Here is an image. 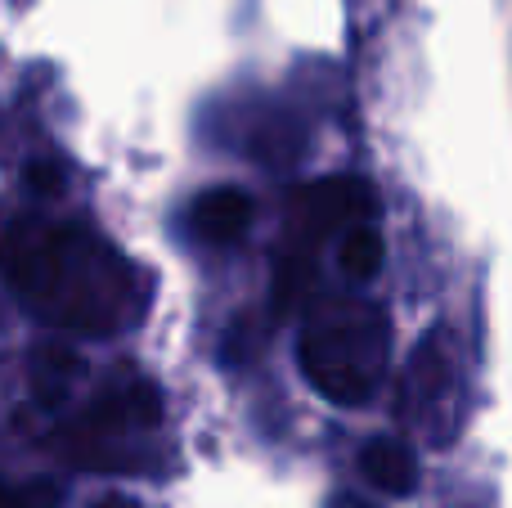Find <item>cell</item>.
<instances>
[{"label": "cell", "instance_id": "6da1fadb", "mask_svg": "<svg viewBox=\"0 0 512 508\" xmlns=\"http://www.w3.org/2000/svg\"><path fill=\"white\" fill-rule=\"evenodd\" d=\"M301 369L337 405L369 401L382 374V324L373 311H328L301 338Z\"/></svg>", "mask_w": 512, "mask_h": 508}, {"label": "cell", "instance_id": "7a4b0ae2", "mask_svg": "<svg viewBox=\"0 0 512 508\" xmlns=\"http://www.w3.org/2000/svg\"><path fill=\"white\" fill-rule=\"evenodd\" d=\"M301 207H306V216L315 221V230H333V225H342V221L364 225V216H373V189L355 176H333V180H324V185L306 189Z\"/></svg>", "mask_w": 512, "mask_h": 508}, {"label": "cell", "instance_id": "3957f363", "mask_svg": "<svg viewBox=\"0 0 512 508\" xmlns=\"http://www.w3.org/2000/svg\"><path fill=\"white\" fill-rule=\"evenodd\" d=\"M248 221H252V203L239 189H212V194H203L189 207V225H194V234L207 243L239 239V234L248 230Z\"/></svg>", "mask_w": 512, "mask_h": 508}, {"label": "cell", "instance_id": "277c9868", "mask_svg": "<svg viewBox=\"0 0 512 508\" xmlns=\"http://www.w3.org/2000/svg\"><path fill=\"white\" fill-rule=\"evenodd\" d=\"M360 468L378 491L387 495H409L418 486V459L405 441L396 437H382V441H369L360 455Z\"/></svg>", "mask_w": 512, "mask_h": 508}, {"label": "cell", "instance_id": "5b68a950", "mask_svg": "<svg viewBox=\"0 0 512 508\" xmlns=\"http://www.w3.org/2000/svg\"><path fill=\"white\" fill-rule=\"evenodd\" d=\"M81 378V356L68 347H45L32 356V387L45 405H54Z\"/></svg>", "mask_w": 512, "mask_h": 508}, {"label": "cell", "instance_id": "8992f818", "mask_svg": "<svg viewBox=\"0 0 512 508\" xmlns=\"http://www.w3.org/2000/svg\"><path fill=\"white\" fill-rule=\"evenodd\" d=\"M382 234L373 230V225H351V230L342 234V243H337V261H342V270L351 279H373L382 270Z\"/></svg>", "mask_w": 512, "mask_h": 508}, {"label": "cell", "instance_id": "52a82bcc", "mask_svg": "<svg viewBox=\"0 0 512 508\" xmlns=\"http://www.w3.org/2000/svg\"><path fill=\"white\" fill-rule=\"evenodd\" d=\"M306 288H310V257L288 252L279 261V275H274V311H297Z\"/></svg>", "mask_w": 512, "mask_h": 508}, {"label": "cell", "instance_id": "ba28073f", "mask_svg": "<svg viewBox=\"0 0 512 508\" xmlns=\"http://www.w3.org/2000/svg\"><path fill=\"white\" fill-rule=\"evenodd\" d=\"M126 410H131V423H140L144 432L158 428V423H162V392H158V383H149V378L131 383V392H126Z\"/></svg>", "mask_w": 512, "mask_h": 508}, {"label": "cell", "instance_id": "9c48e42d", "mask_svg": "<svg viewBox=\"0 0 512 508\" xmlns=\"http://www.w3.org/2000/svg\"><path fill=\"white\" fill-rule=\"evenodd\" d=\"M63 504V486L50 477H32V482L14 486L5 495V508H59Z\"/></svg>", "mask_w": 512, "mask_h": 508}, {"label": "cell", "instance_id": "30bf717a", "mask_svg": "<svg viewBox=\"0 0 512 508\" xmlns=\"http://www.w3.org/2000/svg\"><path fill=\"white\" fill-rule=\"evenodd\" d=\"M27 189L41 198H54L63 189V171L54 167V162H32V167H27Z\"/></svg>", "mask_w": 512, "mask_h": 508}, {"label": "cell", "instance_id": "8fae6325", "mask_svg": "<svg viewBox=\"0 0 512 508\" xmlns=\"http://www.w3.org/2000/svg\"><path fill=\"white\" fill-rule=\"evenodd\" d=\"M95 508H135V504L122 500V495H108V500H95Z\"/></svg>", "mask_w": 512, "mask_h": 508}, {"label": "cell", "instance_id": "7c38bea8", "mask_svg": "<svg viewBox=\"0 0 512 508\" xmlns=\"http://www.w3.org/2000/svg\"><path fill=\"white\" fill-rule=\"evenodd\" d=\"M337 508H373V504H364V500H355V495H337Z\"/></svg>", "mask_w": 512, "mask_h": 508}]
</instances>
